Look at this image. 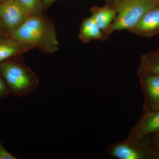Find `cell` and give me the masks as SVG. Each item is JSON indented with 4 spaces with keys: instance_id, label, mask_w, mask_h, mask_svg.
Listing matches in <instances>:
<instances>
[{
    "instance_id": "3957f363",
    "label": "cell",
    "mask_w": 159,
    "mask_h": 159,
    "mask_svg": "<svg viewBox=\"0 0 159 159\" xmlns=\"http://www.w3.org/2000/svg\"><path fill=\"white\" fill-rule=\"evenodd\" d=\"M111 6L116 9L117 15L110 29V35L115 31L130 30L147 11L157 6L155 0H118Z\"/></svg>"
},
{
    "instance_id": "5bb4252c",
    "label": "cell",
    "mask_w": 159,
    "mask_h": 159,
    "mask_svg": "<svg viewBox=\"0 0 159 159\" xmlns=\"http://www.w3.org/2000/svg\"><path fill=\"white\" fill-rule=\"evenodd\" d=\"M10 93L9 89L0 73V99L6 97Z\"/></svg>"
},
{
    "instance_id": "ffe728a7",
    "label": "cell",
    "mask_w": 159,
    "mask_h": 159,
    "mask_svg": "<svg viewBox=\"0 0 159 159\" xmlns=\"http://www.w3.org/2000/svg\"><path fill=\"white\" fill-rule=\"evenodd\" d=\"M154 159H159V151H157L156 152Z\"/></svg>"
},
{
    "instance_id": "52a82bcc",
    "label": "cell",
    "mask_w": 159,
    "mask_h": 159,
    "mask_svg": "<svg viewBox=\"0 0 159 159\" xmlns=\"http://www.w3.org/2000/svg\"><path fill=\"white\" fill-rule=\"evenodd\" d=\"M159 133V110L143 111L138 122L132 128L127 138L142 139L151 134Z\"/></svg>"
},
{
    "instance_id": "ba28073f",
    "label": "cell",
    "mask_w": 159,
    "mask_h": 159,
    "mask_svg": "<svg viewBox=\"0 0 159 159\" xmlns=\"http://www.w3.org/2000/svg\"><path fill=\"white\" fill-rule=\"evenodd\" d=\"M129 31L142 37H151L159 34V6L147 11Z\"/></svg>"
},
{
    "instance_id": "d6986e66",
    "label": "cell",
    "mask_w": 159,
    "mask_h": 159,
    "mask_svg": "<svg viewBox=\"0 0 159 159\" xmlns=\"http://www.w3.org/2000/svg\"><path fill=\"white\" fill-rule=\"evenodd\" d=\"M107 2V3L109 4V5L111 6L112 5L114 4V3L116 2L118 0H105Z\"/></svg>"
},
{
    "instance_id": "9c48e42d",
    "label": "cell",
    "mask_w": 159,
    "mask_h": 159,
    "mask_svg": "<svg viewBox=\"0 0 159 159\" xmlns=\"http://www.w3.org/2000/svg\"><path fill=\"white\" fill-rule=\"evenodd\" d=\"M33 47L10 36H0V64L21 57Z\"/></svg>"
},
{
    "instance_id": "7c38bea8",
    "label": "cell",
    "mask_w": 159,
    "mask_h": 159,
    "mask_svg": "<svg viewBox=\"0 0 159 159\" xmlns=\"http://www.w3.org/2000/svg\"><path fill=\"white\" fill-rule=\"evenodd\" d=\"M138 74L159 75V49L142 54Z\"/></svg>"
},
{
    "instance_id": "8992f818",
    "label": "cell",
    "mask_w": 159,
    "mask_h": 159,
    "mask_svg": "<svg viewBox=\"0 0 159 159\" xmlns=\"http://www.w3.org/2000/svg\"><path fill=\"white\" fill-rule=\"evenodd\" d=\"M144 97L143 111L159 110V75L138 74Z\"/></svg>"
},
{
    "instance_id": "6da1fadb",
    "label": "cell",
    "mask_w": 159,
    "mask_h": 159,
    "mask_svg": "<svg viewBox=\"0 0 159 159\" xmlns=\"http://www.w3.org/2000/svg\"><path fill=\"white\" fill-rule=\"evenodd\" d=\"M9 36L36 48L44 54H51L59 49L55 27L45 15L31 16Z\"/></svg>"
},
{
    "instance_id": "5b68a950",
    "label": "cell",
    "mask_w": 159,
    "mask_h": 159,
    "mask_svg": "<svg viewBox=\"0 0 159 159\" xmlns=\"http://www.w3.org/2000/svg\"><path fill=\"white\" fill-rule=\"evenodd\" d=\"M31 16L29 9L15 0H5L0 4V19L9 35Z\"/></svg>"
},
{
    "instance_id": "2e32d148",
    "label": "cell",
    "mask_w": 159,
    "mask_h": 159,
    "mask_svg": "<svg viewBox=\"0 0 159 159\" xmlns=\"http://www.w3.org/2000/svg\"><path fill=\"white\" fill-rule=\"evenodd\" d=\"M150 144L155 150L159 151V133L155 134Z\"/></svg>"
},
{
    "instance_id": "277c9868",
    "label": "cell",
    "mask_w": 159,
    "mask_h": 159,
    "mask_svg": "<svg viewBox=\"0 0 159 159\" xmlns=\"http://www.w3.org/2000/svg\"><path fill=\"white\" fill-rule=\"evenodd\" d=\"M156 152L146 137L142 139L127 138L111 144L107 150L109 156L118 159H154Z\"/></svg>"
},
{
    "instance_id": "ac0fdd59",
    "label": "cell",
    "mask_w": 159,
    "mask_h": 159,
    "mask_svg": "<svg viewBox=\"0 0 159 159\" xmlns=\"http://www.w3.org/2000/svg\"><path fill=\"white\" fill-rule=\"evenodd\" d=\"M55 1H56V0H41L44 8L45 10L48 9L49 6H51V4L54 2Z\"/></svg>"
},
{
    "instance_id": "8fae6325",
    "label": "cell",
    "mask_w": 159,
    "mask_h": 159,
    "mask_svg": "<svg viewBox=\"0 0 159 159\" xmlns=\"http://www.w3.org/2000/svg\"><path fill=\"white\" fill-rule=\"evenodd\" d=\"M79 38L85 43L93 40L104 41L102 31L91 16L83 20L80 28Z\"/></svg>"
},
{
    "instance_id": "7402d4cb",
    "label": "cell",
    "mask_w": 159,
    "mask_h": 159,
    "mask_svg": "<svg viewBox=\"0 0 159 159\" xmlns=\"http://www.w3.org/2000/svg\"><path fill=\"white\" fill-rule=\"evenodd\" d=\"M0 1H1V0H0Z\"/></svg>"
},
{
    "instance_id": "30bf717a",
    "label": "cell",
    "mask_w": 159,
    "mask_h": 159,
    "mask_svg": "<svg viewBox=\"0 0 159 159\" xmlns=\"http://www.w3.org/2000/svg\"><path fill=\"white\" fill-rule=\"evenodd\" d=\"M90 10L91 17L102 31L106 40L110 36V29L117 17V11L107 3L102 7L93 6Z\"/></svg>"
},
{
    "instance_id": "e0dca14e",
    "label": "cell",
    "mask_w": 159,
    "mask_h": 159,
    "mask_svg": "<svg viewBox=\"0 0 159 159\" xmlns=\"http://www.w3.org/2000/svg\"><path fill=\"white\" fill-rule=\"evenodd\" d=\"M0 36H9V33L0 19Z\"/></svg>"
},
{
    "instance_id": "44dd1931",
    "label": "cell",
    "mask_w": 159,
    "mask_h": 159,
    "mask_svg": "<svg viewBox=\"0 0 159 159\" xmlns=\"http://www.w3.org/2000/svg\"><path fill=\"white\" fill-rule=\"evenodd\" d=\"M155 1L156 4L157 6H159V0H155Z\"/></svg>"
},
{
    "instance_id": "9a60e30c",
    "label": "cell",
    "mask_w": 159,
    "mask_h": 159,
    "mask_svg": "<svg viewBox=\"0 0 159 159\" xmlns=\"http://www.w3.org/2000/svg\"><path fill=\"white\" fill-rule=\"evenodd\" d=\"M17 158L11 154L4 148L0 141V159H16Z\"/></svg>"
},
{
    "instance_id": "7a4b0ae2",
    "label": "cell",
    "mask_w": 159,
    "mask_h": 159,
    "mask_svg": "<svg viewBox=\"0 0 159 159\" xmlns=\"http://www.w3.org/2000/svg\"><path fill=\"white\" fill-rule=\"evenodd\" d=\"M21 57L0 64V73L10 93L25 97L35 91L39 80Z\"/></svg>"
},
{
    "instance_id": "4fadbf2b",
    "label": "cell",
    "mask_w": 159,
    "mask_h": 159,
    "mask_svg": "<svg viewBox=\"0 0 159 159\" xmlns=\"http://www.w3.org/2000/svg\"><path fill=\"white\" fill-rule=\"evenodd\" d=\"M29 9L33 16L44 15V8L41 0H15Z\"/></svg>"
}]
</instances>
